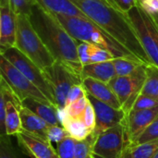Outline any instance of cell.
<instances>
[{"mask_svg":"<svg viewBox=\"0 0 158 158\" xmlns=\"http://www.w3.org/2000/svg\"><path fill=\"white\" fill-rule=\"evenodd\" d=\"M70 1L143 64H151L127 14L95 0Z\"/></svg>","mask_w":158,"mask_h":158,"instance_id":"obj_1","label":"cell"},{"mask_svg":"<svg viewBox=\"0 0 158 158\" xmlns=\"http://www.w3.org/2000/svg\"><path fill=\"white\" fill-rule=\"evenodd\" d=\"M30 20L55 59L67 64L81 74L83 66L77 52L79 41L66 31L52 13L38 3L31 9Z\"/></svg>","mask_w":158,"mask_h":158,"instance_id":"obj_2","label":"cell"},{"mask_svg":"<svg viewBox=\"0 0 158 158\" xmlns=\"http://www.w3.org/2000/svg\"><path fill=\"white\" fill-rule=\"evenodd\" d=\"M52 15L60 22V24L75 40L101 46L108 50L115 57H128L139 60L127 48L122 46L105 30H103L90 19L61 14Z\"/></svg>","mask_w":158,"mask_h":158,"instance_id":"obj_3","label":"cell"},{"mask_svg":"<svg viewBox=\"0 0 158 158\" xmlns=\"http://www.w3.org/2000/svg\"><path fill=\"white\" fill-rule=\"evenodd\" d=\"M15 47L32 60L42 70L56 61L33 28L29 16L18 15Z\"/></svg>","mask_w":158,"mask_h":158,"instance_id":"obj_4","label":"cell"},{"mask_svg":"<svg viewBox=\"0 0 158 158\" xmlns=\"http://www.w3.org/2000/svg\"><path fill=\"white\" fill-rule=\"evenodd\" d=\"M43 72L52 90L56 108L63 110L71 87L76 84H82L81 74L67 64L57 60L50 67L44 69Z\"/></svg>","mask_w":158,"mask_h":158,"instance_id":"obj_5","label":"cell"},{"mask_svg":"<svg viewBox=\"0 0 158 158\" xmlns=\"http://www.w3.org/2000/svg\"><path fill=\"white\" fill-rule=\"evenodd\" d=\"M127 16L132 23L151 64L158 68V27L153 18L139 2L127 13Z\"/></svg>","mask_w":158,"mask_h":158,"instance_id":"obj_6","label":"cell"},{"mask_svg":"<svg viewBox=\"0 0 158 158\" xmlns=\"http://www.w3.org/2000/svg\"><path fill=\"white\" fill-rule=\"evenodd\" d=\"M146 66L142 64L131 75L116 76L108 82L126 115L131 112L136 99L142 94L146 79Z\"/></svg>","mask_w":158,"mask_h":158,"instance_id":"obj_7","label":"cell"},{"mask_svg":"<svg viewBox=\"0 0 158 158\" xmlns=\"http://www.w3.org/2000/svg\"><path fill=\"white\" fill-rule=\"evenodd\" d=\"M0 54L4 57H6L12 65H14L35 86H37L47 97V99L56 106L50 85L47 82L43 70L32 60H31L27 56H25L15 46L5 50H0Z\"/></svg>","mask_w":158,"mask_h":158,"instance_id":"obj_8","label":"cell"},{"mask_svg":"<svg viewBox=\"0 0 158 158\" xmlns=\"http://www.w3.org/2000/svg\"><path fill=\"white\" fill-rule=\"evenodd\" d=\"M0 75L21 102L27 98H34L42 102L52 104L37 86L3 56H1L0 59Z\"/></svg>","mask_w":158,"mask_h":158,"instance_id":"obj_9","label":"cell"},{"mask_svg":"<svg viewBox=\"0 0 158 158\" xmlns=\"http://www.w3.org/2000/svg\"><path fill=\"white\" fill-rule=\"evenodd\" d=\"M127 144L122 123L97 135L93 158H120Z\"/></svg>","mask_w":158,"mask_h":158,"instance_id":"obj_10","label":"cell"},{"mask_svg":"<svg viewBox=\"0 0 158 158\" xmlns=\"http://www.w3.org/2000/svg\"><path fill=\"white\" fill-rule=\"evenodd\" d=\"M87 98L91 102L95 112L96 126L94 132L96 135L123 122L126 113L122 108H115L89 94H87Z\"/></svg>","mask_w":158,"mask_h":158,"instance_id":"obj_11","label":"cell"},{"mask_svg":"<svg viewBox=\"0 0 158 158\" xmlns=\"http://www.w3.org/2000/svg\"><path fill=\"white\" fill-rule=\"evenodd\" d=\"M158 117V106L146 110L131 111L122 122L127 144L133 143Z\"/></svg>","mask_w":158,"mask_h":158,"instance_id":"obj_12","label":"cell"},{"mask_svg":"<svg viewBox=\"0 0 158 158\" xmlns=\"http://www.w3.org/2000/svg\"><path fill=\"white\" fill-rule=\"evenodd\" d=\"M18 15L8 2H0V50L15 46Z\"/></svg>","mask_w":158,"mask_h":158,"instance_id":"obj_13","label":"cell"},{"mask_svg":"<svg viewBox=\"0 0 158 158\" xmlns=\"http://www.w3.org/2000/svg\"><path fill=\"white\" fill-rule=\"evenodd\" d=\"M16 136L19 147L29 157L54 158L57 156L56 150L53 148L49 142L23 131Z\"/></svg>","mask_w":158,"mask_h":158,"instance_id":"obj_14","label":"cell"},{"mask_svg":"<svg viewBox=\"0 0 158 158\" xmlns=\"http://www.w3.org/2000/svg\"><path fill=\"white\" fill-rule=\"evenodd\" d=\"M82 86L84 87L87 94H91L96 99L115 108H122L120 102L118 101V97L108 83L92 78H85L82 80Z\"/></svg>","mask_w":158,"mask_h":158,"instance_id":"obj_15","label":"cell"},{"mask_svg":"<svg viewBox=\"0 0 158 158\" xmlns=\"http://www.w3.org/2000/svg\"><path fill=\"white\" fill-rule=\"evenodd\" d=\"M19 110L21 119L22 131L38 138H41L46 142H49L48 128L50 125H48L44 119H42L40 117H38L36 114L24 107L23 106H21Z\"/></svg>","mask_w":158,"mask_h":158,"instance_id":"obj_16","label":"cell"},{"mask_svg":"<svg viewBox=\"0 0 158 158\" xmlns=\"http://www.w3.org/2000/svg\"><path fill=\"white\" fill-rule=\"evenodd\" d=\"M77 52L82 66L92 63L105 62L115 58V56L108 50L96 44L85 42H79Z\"/></svg>","mask_w":158,"mask_h":158,"instance_id":"obj_17","label":"cell"},{"mask_svg":"<svg viewBox=\"0 0 158 158\" xmlns=\"http://www.w3.org/2000/svg\"><path fill=\"white\" fill-rule=\"evenodd\" d=\"M21 105L44 119L48 125H62L58 115V109L52 104L42 102L34 98H27L21 102Z\"/></svg>","mask_w":158,"mask_h":158,"instance_id":"obj_18","label":"cell"},{"mask_svg":"<svg viewBox=\"0 0 158 158\" xmlns=\"http://www.w3.org/2000/svg\"><path fill=\"white\" fill-rule=\"evenodd\" d=\"M81 75L82 80L85 78H92L106 83H108L114 77L117 76L113 59L105 62L84 65Z\"/></svg>","mask_w":158,"mask_h":158,"instance_id":"obj_19","label":"cell"},{"mask_svg":"<svg viewBox=\"0 0 158 158\" xmlns=\"http://www.w3.org/2000/svg\"><path fill=\"white\" fill-rule=\"evenodd\" d=\"M44 9L52 14H61L69 16H79L89 19L75 4L70 0H36Z\"/></svg>","mask_w":158,"mask_h":158,"instance_id":"obj_20","label":"cell"},{"mask_svg":"<svg viewBox=\"0 0 158 158\" xmlns=\"http://www.w3.org/2000/svg\"><path fill=\"white\" fill-rule=\"evenodd\" d=\"M15 103L18 106H21V101L18 98L6 81L1 78L0 81V135H6L5 131L6 108L8 102Z\"/></svg>","mask_w":158,"mask_h":158,"instance_id":"obj_21","label":"cell"},{"mask_svg":"<svg viewBox=\"0 0 158 158\" xmlns=\"http://www.w3.org/2000/svg\"><path fill=\"white\" fill-rule=\"evenodd\" d=\"M19 107L13 102H8L6 108L5 131L8 136L18 135L22 131L21 119L19 115Z\"/></svg>","mask_w":158,"mask_h":158,"instance_id":"obj_22","label":"cell"},{"mask_svg":"<svg viewBox=\"0 0 158 158\" xmlns=\"http://www.w3.org/2000/svg\"><path fill=\"white\" fill-rule=\"evenodd\" d=\"M61 124L69 132V136L76 141L85 140L93 133L81 118H63L61 119Z\"/></svg>","mask_w":158,"mask_h":158,"instance_id":"obj_23","label":"cell"},{"mask_svg":"<svg viewBox=\"0 0 158 158\" xmlns=\"http://www.w3.org/2000/svg\"><path fill=\"white\" fill-rule=\"evenodd\" d=\"M141 94L152 96L158 101V68L153 64L146 66V79Z\"/></svg>","mask_w":158,"mask_h":158,"instance_id":"obj_24","label":"cell"},{"mask_svg":"<svg viewBox=\"0 0 158 158\" xmlns=\"http://www.w3.org/2000/svg\"><path fill=\"white\" fill-rule=\"evenodd\" d=\"M113 63L117 76H130L138 69L139 66L143 64L139 60L128 57H115L113 59Z\"/></svg>","mask_w":158,"mask_h":158,"instance_id":"obj_25","label":"cell"},{"mask_svg":"<svg viewBox=\"0 0 158 158\" xmlns=\"http://www.w3.org/2000/svg\"><path fill=\"white\" fill-rule=\"evenodd\" d=\"M89 100L87 98V94L86 96L75 101L74 103L69 105L68 106H66L63 110H58V115H59V118H60V122L61 119L63 118H81L83 112L87 106Z\"/></svg>","mask_w":158,"mask_h":158,"instance_id":"obj_26","label":"cell"},{"mask_svg":"<svg viewBox=\"0 0 158 158\" xmlns=\"http://www.w3.org/2000/svg\"><path fill=\"white\" fill-rule=\"evenodd\" d=\"M96 137L97 135L93 132L85 140L76 141L74 158H93V148Z\"/></svg>","mask_w":158,"mask_h":158,"instance_id":"obj_27","label":"cell"},{"mask_svg":"<svg viewBox=\"0 0 158 158\" xmlns=\"http://www.w3.org/2000/svg\"><path fill=\"white\" fill-rule=\"evenodd\" d=\"M0 2H8L17 15H31L32 7L37 4L36 0H0Z\"/></svg>","mask_w":158,"mask_h":158,"instance_id":"obj_28","label":"cell"},{"mask_svg":"<svg viewBox=\"0 0 158 158\" xmlns=\"http://www.w3.org/2000/svg\"><path fill=\"white\" fill-rule=\"evenodd\" d=\"M56 153L59 158L75 157V144L76 140L71 137H68L62 142L56 143Z\"/></svg>","mask_w":158,"mask_h":158,"instance_id":"obj_29","label":"cell"},{"mask_svg":"<svg viewBox=\"0 0 158 158\" xmlns=\"http://www.w3.org/2000/svg\"><path fill=\"white\" fill-rule=\"evenodd\" d=\"M158 139V117L145 129V131L139 136V138L130 144H141L153 140Z\"/></svg>","mask_w":158,"mask_h":158,"instance_id":"obj_30","label":"cell"},{"mask_svg":"<svg viewBox=\"0 0 158 158\" xmlns=\"http://www.w3.org/2000/svg\"><path fill=\"white\" fill-rule=\"evenodd\" d=\"M158 106V101L149 95L145 94H140L139 97L136 99L132 109L131 111H138V110H146L151 109Z\"/></svg>","mask_w":158,"mask_h":158,"instance_id":"obj_31","label":"cell"},{"mask_svg":"<svg viewBox=\"0 0 158 158\" xmlns=\"http://www.w3.org/2000/svg\"><path fill=\"white\" fill-rule=\"evenodd\" d=\"M0 158H19L8 135H0Z\"/></svg>","mask_w":158,"mask_h":158,"instance_id":"obj_32","label":"cell"},{"mask_svg":"<svg viewBox=\"0 0 158 158\" xmlns=\"http://www.w3.org/2000/svg\"><path fill=\"white\" fill-rule=\"evenodd\" d=\"M68 137H70V136L62 125L49 126V128H48V139H49V142L51 143H58Z\"/></svg>","mask_w":158,"mask_h":158,"instance_id":"obj_33","label":"cell"},{"mask_svg":"<svg viewBox=\"0 0 158 158\" xmlns=\"http://www.w3.org/2000/svg\"><path fill=\"white\" fill-rule=\"evenodd\" d=\"M81 119L85 123V125L94 132L95 130V126H96V117H95V112H94V106H92L90 101L87 104V106L83 112Z\"/></svg>","mask_w":158,"mask_h":158,"instance_id":"obj_34","label":"cell"},{"mask_svg":"<svg viewBox=\"0 0 158 158\" xmlns=\"http://www.w3.org/2000/svg\"><path fill=\"white\" fill-rule=\"evenodd\" d=\"M86 94H87V93H86L84 87L82 86V84H76V85L72 86L68 94V96H67L66 106H68L69 105L74 103L75 101L86 96Z\"/></svg>","mask_w":158,"mask_h":158,"instance_id":"obj_35","label":"cell"},{"mask_svg":"<svg viewBox=\"0 0 158 158\" xmlns=\"http://www.w3.org/2000/svg\"><path fill=\"white\" fill-rule=\"evenodd\" d=\"M106 1L112 7L125 14H127L139 2V0H106Z\"/></svg>","mask_w":158,"mask_h":158,"instance_id":"obj_36","label":"cell"},{"mask_svg":"<svg viewBox=\"0 0 158 158\" xmlns=\"http://www.w3.org/2000/svg\"><path fill=\"white\" fill-rule=\"evenodd\" d=\"M139 3L149 15L158 13V0H141Z\"/></svg>","mask_w":158,"mask_h":158,"instance_id":"obj_37","label":"cell"},{"mask_svg":"<svg viewBox=\"0 0 158 158\" xmlns=\"http://www.w3.org/2000/svg\"><path fill=\"white\" fill-rule=\"evenodd\" d=\"M152 18H153V19H154V21L156 22V26L158 27V13L156 14H154V15H150Z\"/></svg>","mask_w":158,"mask_h":158,"instance_id":"obj_38","label":"cell"},{"mask_svg":"<svg viewBox=\"0 0 158 158\" xmlns=\"http://www.w3.org/2000/svg\"><path fill=\"white\" fill-rule=\"evenodd\" d=\"M95 1H99V2H102V3H104V4H106V5L110 6V5L108 4V2H107L106 0H95Z\"/></svg>","mask_w":158,"mask_h":158,"instance_id":"obj_39","label":"cell"},{"mask_svg":"<svg viewBox=\"0 0 158 158\" xmlns=\"http://www.w3.org/2000/svg\"><path fill=\"white\" fill-rule=\"evenodd\" d=\"M152 158H158V151L156 153V155H155V156H154Z\"/></svg>","mask_w":158,"mask_h":158,"instance_id":"obj_40","label":"cell"},{"mask_svg":"<svg viewBox=\"0 0 158 158\" xmlns=\"http://www.w3.org/2000/svg\"><path fill=\"white\" fill-rule=\"evenodd\" d=\"M54 158H59V156H58V155H57L56 156H55V157H54Z\"/></svg>","mask_w":158,"mask_h":158,"instance_id":"obj_41","label":"cell"},{"mask_svg":"<svg viewBox=\"0 0 158 158\" xmlns=\"http://www.w3.org/2000/svg\"><path fill=\"white\" fill-rule=\"evenodd\" d=\"M31 158H35V157H31Z\"/></svg>","mask_w":158,"mask_h":158,"instance_id":"obj_42","label":"cell"},{"mask_svg":"<svg viewBox=\"0 0 158 158\" xmlns=\"http://www.w3.org/2000/svg\"><path fill=\"white\" fill-rule=\"evenodd\" d=\"M139 1H141V0H139Z\"/></svg>","mask_w":158,"mask_h":158,"instance_id":"obj_43","label":"cell"}]
</instances>
